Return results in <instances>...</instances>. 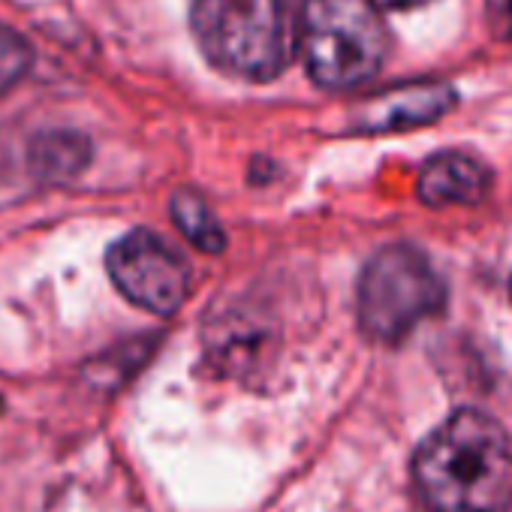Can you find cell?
I'll return each mask as SVG.
<instances>
[{
  "label": "cell",
  "instance_id": "obj_1",
  "mask_svg": "<svg viewBox=\"0 0 512 512\" xmlns=\"http://www.w3.org/2000/svg\"><path fill=\"white\" fill-rule=\"evenodd\" d=\"M413 482L431 512H506L512 506L506 431L482 410H455L419 446Z\"/></svg>",
  "mask_w": 512,
  "mask_h": 512
},
{
  "label": "cell",
  "instance_id": "obj_2",
  "mask_svg": "<svg viewBox=\"0 0 512 512\" xmlns=\"http://www.w3.org/2000/svg\"><path fill=\"white\" fill-rule=\"evenodd\" d=\"M190 22L217 70L253 82L284 73L296 46L287 0H193Z\"/></svg>",
  "mask_w": 512,
  "mask_h": 512
},
{
  "label": "cell",
  "instance_id": "obj_3",
  "mask_svg": "<svg viewBox=\"0 0 512 512\" xmlns=\"http://www.w3.org/2000/svg\"><path fill=\"white\" fill-rule=\"evenodd\" d=\"M296 43L311 79L329 91L365 85L389 52L374 0H305Z\"/></svg>",
  "mask_w": 512,
  "mask_h": 512
},
{
  "label": "cell",
  "instance_id": "obj_4",
  "mask_svg": "<svg viewBox=\"0 0 512 512\" xmlns=\"http://www.w3.org/2000/svg\"><path fill=\"white\" fill-rule=\"evenodd\" d=\"M446 287L428 256L410 244H389L365 266L359 281V323L386 344L407 338L422 320L440 314Z\"/></svg>",
  "mask_w": 512,
  "mask_h": 512
},
{
  "label": "cell",
  "instance_id": "obj_5",
  "mask_svg": "<svg viewBox=\"0 0 512 512\" xmlns=\"http://www.w3.org/2000/svg\"><path fill=\"white\" fill-rule=\"evenodd\" d=\"M109 278L139 308L175 314L190 293V269L154 232L136 229L118 238L106 256Z\"/></svg>",
  "mask_w": 512,
  "mask_h": 512
},
{
  "label": "cell",
  "instance_id": "obj_6",
  "mask_svg": "<svg viewBox=\"0 0 512 512\" xmlns=\"http://www.w3.org/2000/svg\"><path fill=\"white\" fill-rule=\"evenodd\" d=\"M455 103V91L446 82H410L389 88L377 97H371L359 115V130L368 133H386V130H404L437 121L443 112H449Z\"/></svg>",
  "mask_w": 512,
  "mask_h": 512
},
{
  "label": "cell",
  "instance_id": "obj_7",
  "mask_svg": "<svg viewBox=\"0 0 512 512\" xmlns=\"http://www.w3.org/2000/svg\"><path fill=\"white\" fill-rule=\"evenodd\" d=\"M491 187L488 166L464 151H443L422 166L419 175V199L446 208V205H473Z\"/></svg>",
  "mask_w": 512,
  "mask_h": 512
},
{
  "label": "cell",
  "instance_id": "obj_8",
  "mask_svg": "<svg viewBox=\"0 0 512 512\" xmlns=\"http://www.w3.org/2000/svg\"><path fill=\"white\" fill-rule=\"evenodd\" d=\"M28 163L46 181H67L91 163V142L73 130H49L31 142Z\"/></svg>",
  "mask_w": 512,
  "mask_h": 512
},
{
  "label": "cell",
  "instance_id": "obj_9",
  "mask_svg": "<svg viewBox=\"0 0 512 512\" xmlns=\"http://www.w3.org/2000/svg\"><path fill=\"white\" fill-rule=\"evenodd\" d=\"M169 211H172V217H175L178 229H181V232H184L196 247H199V250H205V253H217V250H223L226 235H223L220 223L214 220V214H211L208 202H205L199 193L178 190V193L172 196V202H169Z\"/></svg>",
  "mask_w": 512,
  "mask_h": 512
},
{
  "label": "cell",
  "instance_id": "obj_10",
  "mask_svg": "<svg viewBox=\"0 0 512 512\" xmlns=\"http://www.w3.org/2000/svg\"><path fill=\"white\" fill-rule=\"evenodd\" d=\"M28 67H31V46L10 25L0 22V94L13 88Z\"/></svg>",
  "mask_w": 512,
  "mask_h": 512
},
{
  "label": "cell",
  "instance_id": "obj_11",
  "mask_svg": "<svg viewBox=\"0 0 512 512\" xmlns=\"http://www.w3.org/2000/svg\"><path fill=\"white\" fill-rule=\"evenodd\" d=\"M485 16L491 34L512 46V0H485Z\"/></svg>",
  "mask_w": 512,
  "mask_h": 512
},
{
  "label": "cell",
  "instance_id": "obj_12",
  "mask_svg": "<svg viewBox=\"0 0 512 512\" xmlns=\"http://www.w3.org/2000/svg\"><path fill=\"white\" fill-rule=\"evenodd\" d=\"M380 7H416V4H425V0H374Z\"/></svg>",
  "mask_w": 512,
  "mask_h": 512
}]
</instances>
